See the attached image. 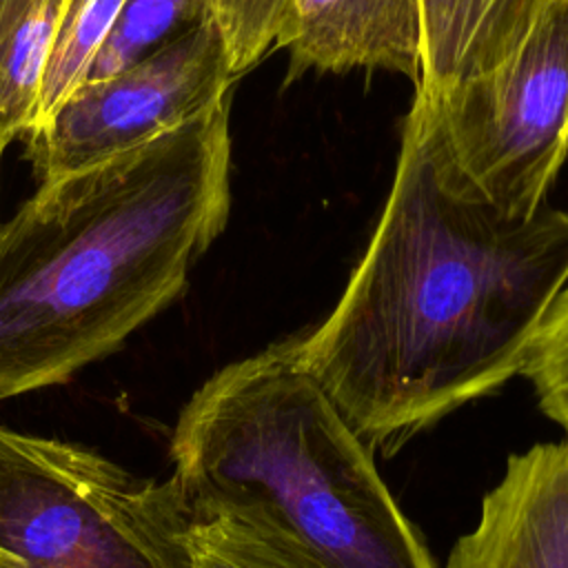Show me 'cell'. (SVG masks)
Returning <instances> with one entry per match:
<instances>
[{
  "instance_id": "13",
  "label": "cell",
  "mask_w": 568,
  "mask_h": 568,
  "mask_svg": "<svg viewBox=\"0 0 568 568\" xmlns=\"http://www.w3.org/2000/svg\"><path fill=\"white\" fill-rule=\"evenodd\" d=\"M191 568H315L280 537L237 519L191 521Z\"/></svg>"
},
{
  "instance_id": "7",
  "label": "cell",
  "mask_w": 568,
  "mask_h": 568,
  "mask_svg": "<svg viewBox=\"0 0 568 568\" xmlns=\"http://www.w3.org/2000/svg\"><path fill=\"white\" fill-rule=\"evenodd\" d=\"M442 568H568V442L535 444L506 462L475 528Z\"/></svg>"
},
{
  "instance_id": "9",
  "label": "cell",
  "mask_w": 568,
  "mask_h": 568,
  "mask_svg": "<svg viewBox=\"0 0 568 568\" xmlns=\"http://www.w3.org/2000/svg\"><path fill=\"white\" fill-rule=\"evenodd\" d=\"M539 0H419L422 82L435 98L504 58L521 38Z\"/></svg>"
},
{
  "instance_id": "3",
  "label": "cell",
  "mask_w": 568,
  "mask_h": 568,
  "mask_svg": "<svg viewBox=\"0 0 568 568\" xmlns=\"http://www.w3.org/2000/svg\"><path fill=\"white\" fill-rule=\"evenodd\" d=\"M171 462L191 521H244L315 568H437L373 448L286 342L226 364L191 395Z\"/></svg>"
},
{
  "instance_id": "14",
  "label": "cell",
  "mask_w": 568,
  "mask_h": 568,
  "mask_svg": "<svg viewBox=\"0 0 568 568\" xmlns=\"http://www.w3.org/2000/svg\"><path fill=\"white\" fill-rule=\"evenodd\" d=\"M519 375L530 382L539 408L568 442V280L544 313Z\"/></svg>"
},
{
  "instance_id": "16",
  "label": "cell",
  "mask_w": 568,
  "mask_h": 568,
  "mask_svg": "<svg viewBox=\"0 0 568 568\" xmlns=\"http://www.w3.org/2000/svg\"><path fill=\"white\" fill-rule=\"evenodd\" d=\"M0 568H24V566H22V561L18 557H13L4 548H0Z\"/></svg>"
},
{
  "instance_id": "12",
  "label": "cell",
  "mask_w": 568,
  "mask_h": 568,
  "mask_svg": "<svg viewBox=\"0 0 568 568\" xmlns=\"http://www.w3.org/2000/svg\"><path fill=\"white\" fill-rule=\"evenodd\" d=\"M206 16L209 0H124L82 84L118 75Z\"/></svg>"
},
{
  "instance_id": "4",
  "label": "cell",
  "mask_w": 568,
  "mask_h": 568,
  "mask_svg": "<svg viewBox=\"0 0 568 568\" xmlns=\"http://www.w3.org/2000/svg\"><path fill=\"white\" fill-rule=\"evenodd\" d=\"M189 526L171 477L0 426V548L24 568H191Z\"/></svg>"
},
{
  "instance_id": "11",
  "label": "cell",
  "mask_w": 568,
  "mask_h": 568,
  "mask_svg": "<svg viewBox=\"0 0 568 568\" xmlns=\"http://www.w3.org/2000/svg\"><path fill=\"white\" fill-rule=\"evenodd\" d=\"M122 4L124 0H69L44 64L36 122L29 135L38 133L64 100L82 87Z\"/></svg>"
},
{
  "instance_id": "5",
  "label": "cell",
  "mask_w": 568,
  "mask_h": 568,
  "mask_svg": "<svg viewBox=\"0 0 568 568\" xmlns=\"http://www.w3.org/2000/svg\"><path fill=\"white\" fill-rule=\"evenodd\" d=\"M428 100L462 178L504 213L535 215L568 155V0H539L504 58Z\"/></svg>"
},
{
  "instance_id": "15",
  "label": "cell",
  "mask_w": 568,
  "mask_h": 568,
  "mask_svg": "<svg viewBox=\"0 0 568 568\" xmlns=\"http://www.w3.org/2000/svg\"><path fill=\"white\" fill-rule=\"evenodd\" d=\"M284 4L286 0H209V16L224 38L235 80L273 49Z\"/></svg>"
},
{
  "instance_id": "6",
  "label": "cell",
  "mask_w": 568,
  "mask_h": 568,
  "mask_svg": "<svg viewBox=\"0 0 568 568\" xmlns=\"http://www.w3.org/2000/svg\"><path fill=\"white\" fill-rule=\"evenodd\" d=\"M233 82L224 38L206 16L118 75L73 91L29 135L31 160L40 180L93 166L202 113Z\"/></svg>"
},
{
  "instance_id": "10",
  "label": "cell",
  "mask_w": 568,
  "mask_h": 568,
  "mask_svg": "<svg viewBox=\"0 0 568 568\" xmlns=\"http://www.w3.org/2000/svg\"><path fill=\"white\" fill-rule=\"evenodd\" d=\"M69 0H0V146L31 133L44 64Z\"/></svg>"
},
{
  "instance_id": "2",
  "label": "cell",
  "mask_w": 568,
  "mask_h": 568,
  "mask_svg": "<svg viewBox=\"0 0 568 568\" xmlns=\"http://www.w3.org/2000/svg\"><path fill=\"white\" fill-rule=\"evenodd\" d=\"M231 95L0 224V399L67 382L178 300L231 211Z\"/></svg>"
},
{
  "instance_id": "17",
  "label": "cell",
  "mask_w": 568,
  "mask_h": 568,
  "mask_svg": "<svg viewBox=\"0 0 568 568\" xmlns=\"http://www.w3.org/2000/svg\"><path fill=\"white\" fill-rule=\"evenodd\" d=\"M2 151H4V146H0V160H2Z\"/></svg>"
},
{
  "instance_id": "1",
  "label": "cell",
  "mask_w": 568,
  "mask_h": 568,
  "mask_svg": "<svg viewBox=\"0 0 568 568\" xmlns=\"http://www.w3.org/2000/svg\"><path fill=\"white\" fill-rule=\"evenodd\" d=\"M568 280V209L508 215L446 153L415 91L371 242L333 311L286 339L353 430L390 455L521 373Z\"/></svg>"
},
{
  "instance_id": "8",
  "label": "cell",
  "mask_w": 568,
  "mask_h": 568,
  "mask_svg": "<svg viewBox=\"0 0 568 568\" xmlns=\"http://www.w3.org/2000/svg\"><path fill=\"white\" fill-rule=\"evenodd\" d=\"M275 49L288 55L284 84L306 71L384 69L422 82L419 0H286Z\"/></svg>"
}]
</instances>
